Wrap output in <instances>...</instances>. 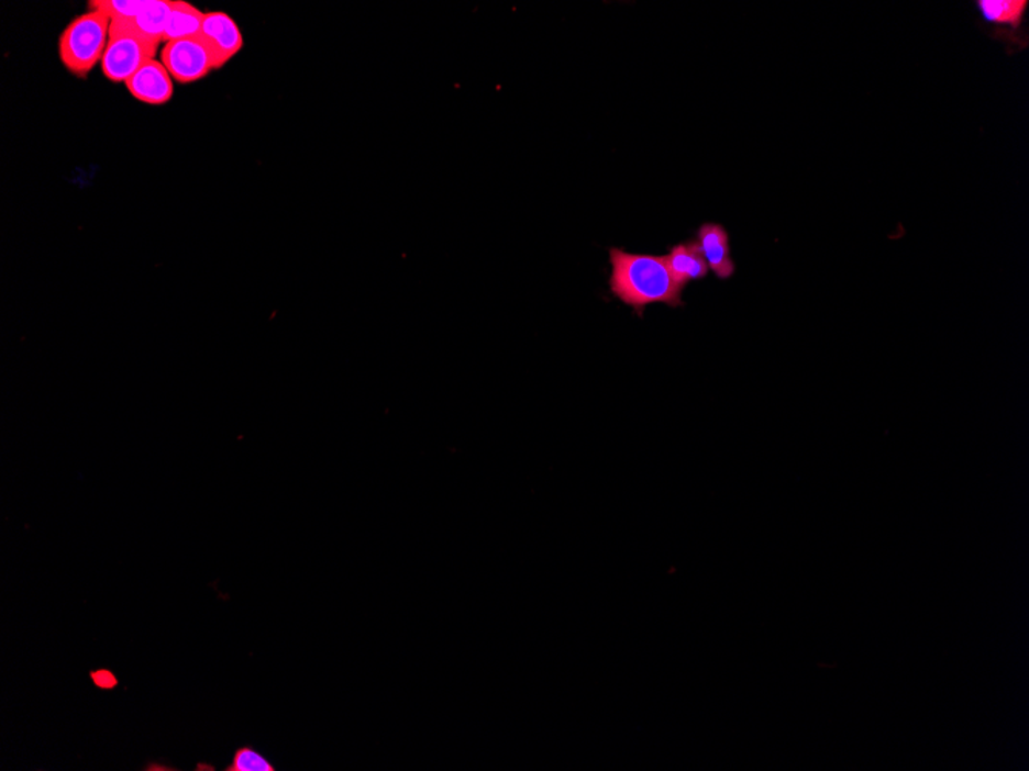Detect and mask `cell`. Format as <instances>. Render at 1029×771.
Returning <instances> with one entry per match:
<instances>
[{"label":"cell","instance_id":"3","mask_svg":"<svg viewBox=\"0 0 1029 771\" xmlns=\"http://www.w3.org/2000/svg\"><path fill=\"white\" fill-rule=\"evenodd\" d=\"M159 60L173 80L184 86L199 82L214 71L213 56L199 36L164 44Z\"/></svg>","mask_w":1029,"mask_h":771},{"label":"cell","instance_id":"8","mask_svg":"<svg viewBox=\"0 0 1029 771\" xmlns=\"http://www.w3.org/2000/svg\"><path fill=\"white\" fill-rule=\"evenodd\" d=\"M170 3L172 0H150V5L140 16L126 21H111L110 36L126 34L155 42L157 45L163 44Z\"/></svg>","mask_w":1029,"mask_h":771},{"label":"cell","instance_id":"13","mask_svg":"<svg viewBox=\"0 0 1029 771\" xmlns=\"http://www.w3.org/2000/svg\"><path fill=\"white\" fill-rule=\"evenodd\" d=\"M225 771H276L275 763L256 748L242 746L234 751L232 762Z\"/></svg>","mask_w":1029,"mask_h":771},{"label":"cell","instance_id":"2","mask_svg":"<svg viewBox=\"0 0 1029 771\" xmlns=\"http://www.w3.org/2000/svg\"><path fill=\"white\" fill-rule=\"evenodd\" d=\"M111 19L101 11L88 10L73 19L59 36V59L68 72L86 79L102 63L110 42Z\"/></svg>","mask_w":1029,"mask_h":771},{"label":"cell","instance_id":"10","mask_svg":"<svg viewBox=\"0 0 1029 771\" xmlns=\"http://www.w3.org/2000/svg\"><path fill=\"white\" fill-rule=\"evenodd\" d=\"M203 18L206 13H202L193 3L186 2V0H172L163 44L199 36Z\"/></svg>","mask_w":1029,"mask_h":771},{"label":"cell","instance_id":"14","mask_svg":"<svg viewBox=\"0 0 1029 771\" xmlns=\"http://www.w3.org/2000/svg\"><path fill=\"white\" fill-rule=\"evenodd\" d=\"M90 679L96 689L102 690V692H111V690L118 689L119 685L117 674L109 669L91 670Z\"/></svg>","mask_w":1029,"mask_h":771},{"label":"cell","instance_id":"6","mask_svg":"<svg viewBox=\"0 0 1029 771\" xmlns=\"http://www.w3.org/2000/svg\"><path fill=\"white\" fill-rule=\"evenodd\" d=\"M125 87L136 101L147 105H165L175 94V80L157 59L142 65L140 70L126 80Z\"/></svg>","mask_w":1029,"mask_h":771},{"label":"cell","instance_id":"11","mask_svg":"<svg viewBox=\"0 0 1029 771\" xmlns=\"http://www.w3.org/2000/svg\"><path fill=\"white\" fill-rule=\"evenodd\" d=\"M982 18L989 24L1019 30L1027 14L1028 0H978Z\"/></svg>","mask_w":1029,"mask_h":771},{"label":"cell","instance_id":"7","mask_svg":"<svg viewBox=\"0 0 1029 771\" xmlns=\"http://www.w3.org/2000/svg\"><path fill=\"white\" fill-rule=\"evenodd\" d=\"M697 241L709 271H712L720 281L731 279L735 275L737 267L731 256L728 230L723 225L708 222L698 228Z\"/></svg>","mask_w":1029,"mask_h":771},{"label":"cell","instance_id":"1","mask_svg":"<svg viewBox=\"0 0 1029 771\" xmlns=\"http://www.w3.org/2000/svg\"><path fill=\"white\" fill-rule=\"evenodd\" d=\"M610 293L631 306L643 317L644 309L652 304H664L678 309L683 302V290L672 279L664 256L637 255L621 248L609 249Z\"/></svg>","mask_w":1029,"mask_h":771},{"label":"cell","instance_id":"9","mask_svg":"<svg viewBox=\"0 0 1029 771\" xmlns=\"http://www.w3.org/2000/svg\"><path fill=\"white\" fill-rule=\"evenodd\" d=\"M664 262L670 268L672 279L685 291L690 282L701 281L709 275V267L702 257L700 244L697 239L679 242L664 256Z\"/></svg>","mask_w":1029,"mask_h":771},{"label":"cell","instance_id":"12","mask_svg":"<svg viewBox=\"0 0 1029 771\" xmlns=\"http://www.w3.org/2000/svg\"><path fill=\"white\" fill-rule=\"evenodd\" d=\"M148 5L150 0H90L88 10L101 11L111 21H126L140 16Z\"/></svg>","mask_w":1029,"mask_h":771},{"label":"cell","instance_id":"5","mask_svg":"<svg viewBox=\"0 0 1029 771\" xmlns=\"http://www.w3.org/2000/svg\"><path fill=\"white\" fill-rule=\"evenodd\" d=\"M199 37L213 56L214 70H221L244 48L240 25L224 11L206 13Z\"/></svg>","mask_w":1029,"mask_h":771},{"label":"cell","instance_id":"4","mask_svg":"<svg viewBox=\"0 0 1029 771\" xmlns=\"http://www.w3.org/2000/svg\"><path fill=\"white\" fill-rule=\"evenodd\" d=\"M159 45L137 36H110L103 53L101 70L113 83H125L142 65L156 59Z\"/></svg>","mask_w":1029,"mask_h":771}]
</instances>
